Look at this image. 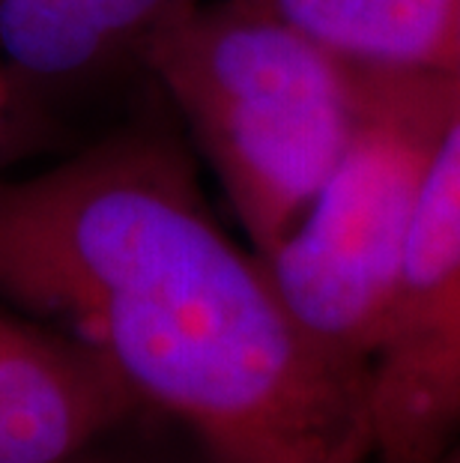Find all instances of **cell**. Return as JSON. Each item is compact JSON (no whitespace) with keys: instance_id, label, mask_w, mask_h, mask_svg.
<instances>
[{"instance_id":"6da1fadb","label":"cell","mask_w":460,"mask_h":463,"mask_svg":"<svg viewBox=\"0 0 460 463\" xmlns=\"http://www.w3.org/2000/svg\"><path fill=\"white\" fill-rule=\"evenodd\" d=\"M0 302L90 344L212 463H371L368 377L293 320L159 114L0 176Z\"/></svg>"},{"instance_id":"7a4b0ae2","label":"cell","mask_w":460,"mask_h":463,"mask_svg":"<svg viewBox=\"0 0 460 463\" xmlns=\"http://www.w3.org/2000/svg\"><path fill=\"white\" fill-rule=\"evenodd\" d=\"M141 75L180 117L258 258L344 156L377 78L249 0H194L153 36Z\"/></svg>"},{"instance_id":"3957f363","label":"cell","mask_w":460,"mask_h":463,"mask_svg":"<svg viewBox=\"0 0 460 463\" xmlns=\"http://www.w3.org/2000/svg\"><path fill=\"white\" fill-rule=\"evenodd\" d=\"M448 75H377L365 120L293 228L260 263L308 338L371 377L439 137Z\"/></svg>"},{"instance_id":"277c9868","label":"cell","mask_w":460,"mask_h":463,"mask_svg":"<svg viewBox=\"0 0 460 463\" xmlns=\"http://www.w3.org/2000/svg\"><path fill=\"white\" fill-rule=\"evenodd\" d=\"M368 412L371 463H437L460 437V93L371 362Z\"/></svg>"},{"instance_id":"5b68a950","label":"cell","mask_w":460,"mask_h":463,"mask_svg":"<svg viewBox=\"0 0 460 463\" xmlns=\"http://www.w3.org/2000/svg\"><path fill=\"white\" fill-rule=\"evenodd\" d=\"M144 412L90 344L0 308V463H61Z\"/></svg>"},{"instance_id":"8992f818","label":"cell","mask_w":460,"mask_h":463,"mask_svg":"<svg viewBox=\"0 0 460 463\" xmlns=\"http://www.w3.org/2000/svg\"><path fill=\"white\" fill-rule=\"evenodd\" d=\"M194 0H0V75L54 114L144 69L146 45Z\"/></svg>"},{"instance_id":"52a82bcc","label":"cell","mask_w":460,"mask_h":463,"mask_svg":"<svg viewBox=\"0 0 460 463\" xmlns=\"http://www.w3.org/2000/svg\"><path fill=\"white\" fill-rule=\"evenodd\" d=\"M365 75H448L452 0H249Z\"/></svg>"},{"instance_id":"ba28073f","label":"cell","mask_w":460,"mask_h":463,"mask_svg":"<svg viewBox=\"0 0 460 463\" xmlns=\"http://www.w3.org/2000/svg\"><path fill=\"white\" fill-rule=\"evenodd\" d=\"M168 425V419L144 412V416L126 421L123 428L105 433L102 439L90 442L87 449L75 451L61 463H212L189 433L180 446L177 442L164 446L162 433Z\"/></svg>"},{"instance_id":"9c48e42d","label":"cell","mask_w":460,"mask_h":463,"mask_svg":"<svg viewBox=\"0 0 460 463\" xmlns=\"http://www.w3.org/2000/svg\"><path fill=\"white\" fill-rule=\"evenodd\" d=\"M52 111L27 99L0 75V176H9L18 162L45 146Z\"/></svg>"},{"instance_id":"30bf717a","label":"cell","mask_w":460,"mask_h":463,"mask_svg":"<svg viewBox=\"0 0 460 463\" xmlns=\"http://www.w3.org/2000/svg\"><path fill=\"white\" fill-rule=\"evenodd\" d=\"M448 78L460 93V0H452V52H448Z\"/></svg>"},{"instance_id":"8fae6325","label":"cell","mask_w":460,"mask_h":463,"mask_svg":"<svg viewBox=\"0 0 460 463\" xmlns=\"http://www.w3.org/2000/svg\"><path fill=\"white\" fill-rule=\"evenodd\" d=\"M437 463H460V437L443 451V455L437 458Z\"/></svg>"}]
</instances>
